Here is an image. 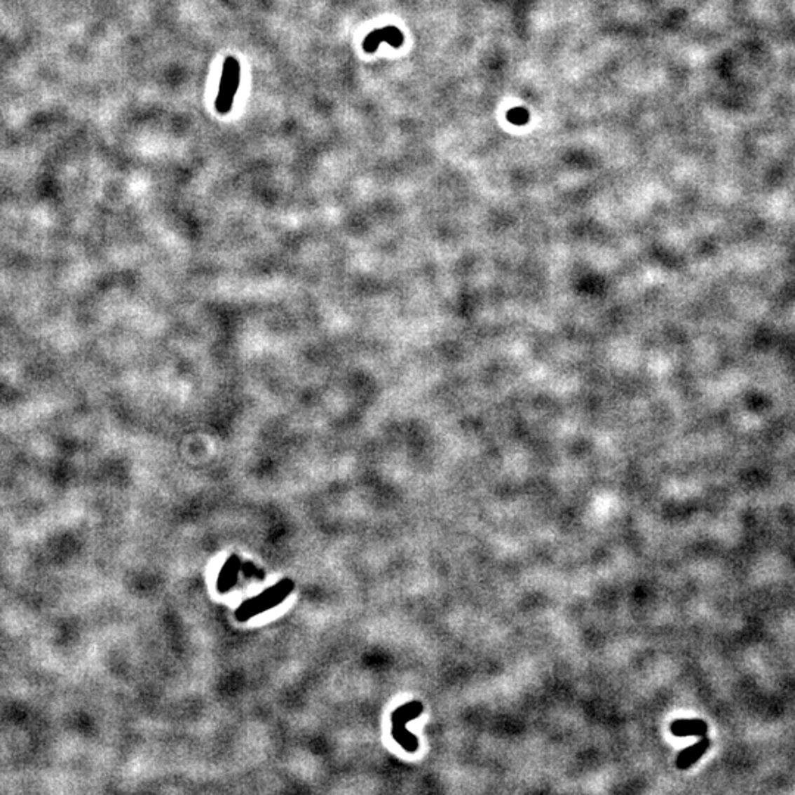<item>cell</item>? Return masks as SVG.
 I'll return each mask as SVG.
<instances>
[{
	"label": "cell",
	"instance_id": "6da1fadb",
	"mask_svg": "<svg viewBox=\"0 0 795 795\" xmlns=\"http://www.w3.org/2000/svg\"><path fill=\"white\" fill-rule=\"evenodd\" d=\"M240 84V64L236 57L229 56L226 57L223 65V74H221V81L218 95L215 99V109L218 114L226 115L231 111L234 96L239 90Z\"/></svg>",
	"mask_w": 795,
	"mask_h": 795
},
{
	"label": "cell",
	"instance_id": "7a4b0ae2",
	"mask_svg": "<svg viewBox=\"0 0 795 795\" xmlns=\"http://www.w3.org/2000/svg\"><path fill=\"white\" fill-rule=\"evenodd\" d=\"M383 41L389 43L392 48H401L404 43V36L396 27L389 25L385 28H377L364 39L362 49L367 53H374L379 48V44Z\"/></svg>",
	"mask_w": 795,
	"mask_h": 795
},
{
	"label": "cell",
	"instance_id": "3957f363",
	"mask_svg": "<svg viewBox=\"0 0 795 795\" xmlns=\"http://www.w3.org/2000/svg\"><path fill=\"white\" fill-rule=\"evenodd\" d=\"M710 740L707 738V735L701 736V740L698 742H695L694 745H691L688 748H685L682 753L677 756L676 759V768L681 769V770H686L689 769L691 766H694L705 753L709 751L710 748Z\"/></svg>",
	"mask_w": 795,
	"mask_h": 795
},
{
	"label": "cell",
	"instance_id": "277c9868",
	"mask_svg": "<svg viewBox=\"0 0 795 795\" xmlns=\"http://www.w3.org/2000/svg\"><path fill=\"white\" fill-rule=\"evenodd\" d=\"M670 731L674 736H692V735L704 736L707 735L709 726H707L704 720L700 719H681L672 721Z\"/></svg>",
	"mask_w": 795,
	"mask_h": 795
},
{
	"label": "cell",
	"instance_id": "5b68a950",
	"mask_svg": "<svg viewBox=\"0 0 795 795\" xmlns=\"http://www.w3.org/2000/svg\"><path fill=\"white\" fill-rule=\"evenodd\" d=\"M507 120L515 125H524L529 121V112L524 108H512L507 112Z\"/></svg>",
	"mask_w": 795,
	"mask_h": 795
}]
</instances>
